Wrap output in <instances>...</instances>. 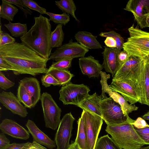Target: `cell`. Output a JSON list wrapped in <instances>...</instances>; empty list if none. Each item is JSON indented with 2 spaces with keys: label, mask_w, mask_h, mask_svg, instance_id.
I'll list each match as a JSON object with an SVG mask.
<instances>
[{
  "label": "cell",
  "mask_w": 149,
  "mask_h": 149,
  "mask_svg": "<svg viewBox=\"0 0 149 149\" xmlns=\"http://www.w3.org/2000/svg\"><path fill=\"white\" fill-rule=\"evenodd\" d=\"M0 56L11 66L16 75L27 74L33 76L46 74L48 60L21 43L15 42L0 47Z\"/></svg>",
  "instance_id": "6da1fadb"
},
{
  "label": "cell",
  "mask_w": 149,
  "mask_h": 149,
  "mask_svg": "<svg viewBox=\"0 0 149 149\" xmlns=\"http://www.w3.org/2000/svg\"><path fill=\"white\" fill-rule=\"evenodd\" d=\"M35 23L30 29L20 37L21 43L49 61L52 53L50 37L51 25L49 19L40 15L34 17Z\"/></svg>",
  "instance_id": "7a4b0ae2"
},
{
  "label": "cell",
  "mask_w": 149,
  "mask_h": 149,
  "mask_svg": "<svg viewBox=\"0 0 149 149\" xmlns=\"http://www.w3.org/2000/svg\"><path fill=\"white\" fill-rule=\"evenodd\" d=\"M134 121L130 117L122 123L107 125L105 131L122 149H139L146 145L132 125Z\"/></svg>",
  "instance_id": "3957f363"
},
{
  "label": "cell",
  "mask_w": 149,
  "mask_h": 149,
  "mask_svg": "<svg viewBox=\"0 0 149 149\" xmlns=\"http://www.w3.org/2000/svg\"><path fill=\"white\" fill-rule=\"evenodd\" d=\"M130 37L123 45L129 56L143 58L149 55V32L134 27L128 29Z\"/></svg>",
  "instance_id": "277c9868"
},
{
  "label": "cell",
  "mask_w": 149,
  "mask_h": 149,
  "mask_svg": "<svg viewBox=\"0 0 149 149\" xmlns=\"http://www.w3.org/2000/svg\"><path fill=\"white\" fill-rule=\"evenodd\" d=\"M143 58L130 56L117 70L112 81H122L136 85L140 81L142 73Z\"/></svg>",
  "instance_id": "5b68a950"
},
{
  "label": "cell",
  "mask_w": 149,
  "mask_h": 149,
  "mask_svg": "<svg viewBox=\"0 0 149 149\" xmlns=\"http://www.w3.org/2000/svg\"><path fill=\"white\" fill-rule=\"evenodd\" d=\"M99 104L102 117L107 125L119 124L130 118L124 114L120 105L106 94L99 96Z\"/></svg>",
  "instance_id": "8992f818"
},
{
  "label": "cell",
  "mask_w": 149,
  "mask_h": 149,
  "mask_svg": "<svg viewBox=\"0 0 149 149\" xmlns=\"http://www.w3.org/2000/svg\"><path fill=\"white\" fill-rule=\"evenodd\" d=\"M90 90L83 84L71 82L62 86L59 91V100L64 105L73 104L77 106L89 95Z\"/></svg>",
  "instance_id": "52a82bcc"
},
{
  "label": "cell",
  "mask_w": 149,
  "mask_h": 149,
  "mask_svg": "<svg viewBox=\"0 0 149 149\" xmlns=\"http://www.w3.org/2000/svg\"><path fill=\"white\" fill-rule=\"evenodd\" d=\"M40 100L46 127L56 130L61 122V109L51 95L47 92L42 94Z\"/></svg>",
  "instance_id": "ba28073f"
},
{
  "label": "cell",
  "mask_w": 149,
  "mask_h": 149,
  "mask_svg": "<svg viewBox=\"0 0 149 149\" xmlns=\"http://www.w3.org/2000/svg\"><path fill=\"white\" fill-rule=\"evenodd\" d=\"M81 117L84 122L87 149H94L103 123L102 118L84 110H83Z\"/></svg>",
  "instance_id": "9c48e42d"
},
{
  "label": "cell",
  "mask_w": 149,
  "mask_h": 149,
  "mask_svg": "<svg viewBox=\"0 0 149 149\" xmlns=\"http://www.w3.org/2000/svg\"><path fill=\"white\" fill-rule=\"evenodd\" d=\"M75 120L71 112L66 114L61 120L55 136L57 149H68Z\"/></svg>",
  "instance_id": "30bf717a"
},
{
  "label": "cell",
  "mask_w": 149,
  "mask_h": 149,
  "mask_svg": "<svg viewBox=\"0 0 149 149\" xmlns=\"http://www.w3.org/2000/svg\"><path fill=\"white\" fill-rule=\"evenodd\" d=\"M89 49L84 47L77 42H73L72 39L68 43L57 48L51 53L49 60L56 61L62 59H73L74 58L84 57Z\"/></svg>",
  "instance_id": "8fae6325"
},
{
  "label": "cell",
  "mask_w": 149,
  "mask_h": 149,
  "mask_svg": "<svg viewBox=\"0 0 149 149\" xmlns=\"http://www.w3.org/2000/svg\"><path fill=\"white\" fill-rule=\"evenodd\" d=\"M124 9L133 14L141 28L147 27L146 21L149 16V0H130Z\"/></svg>",
  "instance_id": "7c38bea8"
},
{
  "label": "cell",
  "mask_w": 149,
  "mask_h": 149,
  "mask_svg": "<svg viewBox=\"0 0 149 149\" xmlns=\"http://www.w3.org/2000/svg\"><path fill=\"white\" fill-rule=\"evenodd\" d=\"M0 102L12 113L21 117L25 118L28 113L26 107L21 104L17 97L11 92L3 91L0 93Z\"/></svg>",
  "instance_id": "4fadbf2b"
},
{
  "label": "cell",
  "mask_w": 149,
  "mask_h": 149,
  "mask_svg": "<svg viewBox=\"0 0 149 149\" xmlns=\"http://www.w3.org/2000/svg\"><path fill=\"white\" fill-rule=\"evenodd\" d=\"M0 129L2 133L16 139L26 140L30 137L28 131L11 119L5 118L2 120Z\"/></svg>",
  "instance_id": "5bb4252c"
},
{
  "label": "cell",
  "mask_w": 149,
  "mask_h": 149,
  "mask_svg": "<svg viewBox=\"0 0 149 149\" xmlns=\"http://www.w3.org/2000/svg\"><path fill=\"white\" fill-rule=\"evenodd\" d=\"M111 90L120 94L130 104L139 102L137 93L132 86L127 82L122 81H112L109 85Z\"/></svg>",
  "instance_id": "9a60e30c"
},
{
  "label": "cell",
  "mask_w": 149,
  "mask_h": 149,
  "mask_svg": "<svg viewBox=\"0 0 149 149\" xmlns=\"http://www.w3.org/2000/svg\"><path fill=\"white\" fill-rule=\"evenodd\" d=\"M79 64L82 74L89 78L98 77L103 68L102 65L91 56L83 57L79 59Z\"/></svg>",
  "instance_id": "2e32d148"
},
{
  "label": "cell",
  "mask_w": 149,
  "mask_h": 149,
  "mask_svg": "<svg viewBox=\"0 0 149 149\" xmlns=\"http://www.w3.org/2000/svg\"><path fill=\"white\" fill-rule=\"evenodd\" d=\"M121 51L116 48H110L105 46L102 52L103 59V68L107 72L111 73L113 77L118 70V56Z\"/></svg>",
  "instance_id": "e0dca14e"
},
{
  "label": "cell",
  "mask_w": 149,
  "mask_h": 149,
  "mask_svg": "<svg viewBox=\"0 0 149 149\" xmlns=\"http://www.w3.org/2000/svg\"><path fill=\"white\" fill-rule=\"evenodd\" d=\"M26 126L32 136L33 141L45 146L49 149H53L56 147L55 141L52 140L41 131L33 121L28 120Z\"/></svg>",
  "instance_id": "ac0fdd59"
},
{
  "label": "cell",
  "mask_w": 149,
  "mask_h": 149,
  "mask_svg": "<svg viewBox=\"0 0 149 149\" xmlns=\"http://www.w3.org/2000/svg\"><path fill=\"white\" fill-rule=\"evenodd\" d=\"M19 82L32 97V108L34 107L40 100L41 88L38 80L36 78L25 77L20 80Z\"/></svg>",
  "instance_id": "d6986e66"
},
{
  "label": "cell",
  "mask_w": 149,
  "mask_h": 149,
  "mask_svg": "<svg viewBox=\"0 0 149 149\" xmlns=\"http://www.w3.org/2000/svg\"><path fill=\"white\" fill-rule=\"evenodd\" d=\"M77 42L88 49H102V47L97 39V37L86 31H79L75 35Z\"/></svg>",
  "instance_id": "ffe728a7"
},
{
  "label": "cell",
  "mask_w": 149,
  "mask_h": 149,
  "mask_svg": "<svg viewBox=\"0 0 149 149\" xmlns=\"http://www.w3.org/2000/svg\"><path fill=\"white\" fill-rule=\"evenodd\" d=\"M100 99L99 96L95 93L92 95H90L77 107L83 110L102 117L99 104Z\"/></svg>",
  "instance_id": "44dd1931"
},
{
  "label": "cell",
  "mask_w": 149,
  "mask_h": 149,
  "mask_svg": "<svg viewBox=\"0 0 149 149\" xmlns=\"http://www.w3.org/2000/svg\"><path fill=\"white\" fill-rule=\"evenodd\" d=\"M143 93L139 103L149 106V55L143 58Z\"/></svg>",
  "instance_id": "7402d4cb"
},
{
  "label": "cell",
  "mask_w": 149,
  "mask_h": 149,
  "mask_svg": "<svg viewBox=\"0 0 149 149\" xmlns=\"http://www.w3.org/2000/svg\"><path fill=\"white\" fill-rule=\"evenodd\" d=\"M50 74L63 86L70 82L74 75L68 70H63L53 68L51 66L48 69L46 74Z\"/></svg>",
  "instance_id": "603a6c76"
},
{
  "label": "cell",
  "mask_w": 149,
  "mask_h": 149,
  "mask_svg": "<svg viewBox=\"0 0 149 149\" xmlns=\"http://www.w3.org/2000/svg\"><path fill=\"white\" fill-rule=\"evenodd\" d=\"M0 6V17L8 20L13 21L15 15L18 12V9L13 4L6 0H1Z\"/></svg>",
  "instance_id": "cb8c5ba5"
},
{
  "label": "cell",
  "mask_w": 149,
  "mask_h": 149,
  "mask_svg": "<svg viewBox=\"0 0 149 149\" xmlns=\"http://www.w3.org/2000/svg\"><path fill=\"white\" fill-rule=\"evenodd\" d=\"M56 5L63 12L70 15L75 20L79 22L75 15L76 6L73 0H61L55 1Z\"/></svg>",
  "instance_id": "d4e9b609"
},
{
  "label": "cell",
  "mask_w": 149,
  "mask_h": 149,
  "mask_svg": "<svg viewBox=\"0 0 149 149\" xmlns=\"http://www.w3.org/2000/svg\"><path fill=\"white\" fill-rule=\"evenodd\" d=\"M94 149H122L108 135L97 139Z\"/></svg>",
  "instance_id": "484cf974"
},
{
  "label": "cell",
  "mask_w": 149,
  "mask_h": 149,
  "mask_svg": "<svg viewBox=\"0 0 149 149\" xmlns=\"http://www.w3.org/2000/svg\"><path fill=\"white\" fill-rule=\"evenodd\" d=\"M63 25L58 24L55 29L52 32L50 42L52 48H58L62 45L64 39V34L62 29Z\"/></svg>",
  "instance_id": "4316f807"
},
{
  "label": "cell",
  "mask_w": 149,
  "mask_h": 149,
  "mask_svg": "<svg viewBox=\"0 0 149 149\" xmlns=\"http://www.w3.org/2000/svg\"><path fill=\"white\" fill-rule=\"evenodd\" d=\"M12 36L15 37H21L28 32L26 24L19 22L12 23L9 21L8 24H4Z\"/></svg>",
  "instance_id": "83f0119b"
},
{
  "label": "cell",
  "mask_w": 149,
  "mask_h": 149,
  "mask_svg": "<svg viewBox=\"0 0 149 149\" xmlns=\"http://www.w3.org/2000/svg\"><path fill=\"white\" fill-rule=\"evenodd\" d=\"M78 129L75 141L81 149H87L86 136L85 131L83 120L81 117L77 121Z\"/></svg>",
  "instance_id": "f1b7e54d"
},
{
  "label": "cell",
  "mask_w": 149,
  "mask_h": 149,
  "mask_svg": "<svg viewBox=\"0 0 149 149\" xmlns=\"http://www.w3.org/2000/svg\"><path fill=\"white\" fill-rule=\"evenodd\" d=\"M19 83L17 97L19 102L22 103L25 107L31 109L32 108V97L23 86Z\"/></svg>",
  "instance_id": "f546056e"
},
{
  "label": "cell",
  "mask_w": 149,
  "mask_h": 149,
  "mask_svg": "<svg viewBox=\"0 0 149 149\" xmlns=\"http://www.w3.org/2000/svg\"><path fill=\"white\" fill-rule=\"evenodd\" d=\"M47 15L49 16V20L56 24H60L65 26L70 21L69 15L65 13L59 14L47 12Z\"/></svg>",
  "instance_id": "4dcf8cb0"
},
{
  "label": "cell",
  "mask_w": 149,
  "mask_h": 149,
  "mask_svg": "<svg viewBox=\"0 0 149 149\" xmlns=\"http://www.w3.org/2000/svg\"><path fill=\"white\" fill-rule=\"evenodd\" d=\"M102 37H110L113 38L116 43V48L121 50L125 43L123 38L118 33L112 30L108 32H101L99 35Z\"/></svg>",
  "instance_id": "1f68e13d"
},
{
  "label": "cell",
  "mask_w": 149,
  "mask_h": 149,
  "mask_svg": "<svg viewBox=\"0 0 149 149\" xmlns=\"http://www.w3.org/2000/svg\"><path fill=\"white\" fill-rule=\"evenodd\" d=\"M41 80L42 85L45 87H49L52 85L61 86L60 83L50 74L43 75Z\"/></svg>",
  "instance_id": "d6a6232c"
},
{
  "label": "cell",
  "mask_w": 149,
  "mask_h": 149,
  "mask_svg": "<svg viewBox=\"0 0 149 149\" xmlns=\"http://www.w3.org/2000/svg\"><path fill=\"white\" fill-rule=\"evenodd\" d=\"M72 59H62L53 62L51 67L57 69L68 70L71 66Z\"/></svg>",
  "instance_id": "836d02e7"
},
{
  "label": "cell",
  "mask_w": 149,
  "mask_h": 149,
  "mask_svg": "<svg viewBox=\"0 0 149 149\" xmlns=\"http://www.w3.org/2000/svg\"><path fill=\"white\" fill-rule=\"evenodd\" d=\"M23 2L30 9L39 12L40 15L46 14L47 10L45 8L40 6L35 1L32 0H22Z\"/></svg>",
  "instance_id": "e575fe53"
},
{
  "label": "cell",
  "mask_w": 149,
  "mask_h": 149,
  "mask_svg": "<svg viewBox=\"0 0 149 149\" xmlns=\"http://www.w3.org/2000/svg\"><path fill=\"white\" fill-rule=\"evenodd\" d=\"M0 23V47L5 45L12 44L15 42V39L11 36L8 33L3 32L1 29Z\"/></svg>",
  "instance_id": "d590c367"
},
{
  "label": "cell",
  "mask_w": 149,
  "mask_h": 149,
  "mask_svg": "<svg viewBox=\"0 0 149 149\" xmlns=\"http://www.w3.org/2000/svg\"><path fill=\"white\" fill-rule=\"evenodd\" d=\"M7 1L19 7L23 11L24 15L27 17V14L31 15L33 12L27 8L22 0H6Z\"/></svg>",
  "instance_id": "8d00e7d4"
},
{
  "label": "cell",
  "mask_w": 149,
  "mask_h": 149,
  "mask_svg": "<svg viewBox=\"0 0 149 149\" xmlns=\"http://www.w3.org/2000/svg\"><path fill=\"white\" fill-rule=\"evenodd\" d=\"M15 83L9 80L1 71H0V87L6 90L13 86Z\"/></svg>",
  "instance_id": "74e56055"
},
{
  "label": "cell",
  "mask_w": 149,
  "mask_h": 149,
  "mask_svg": "<svg viewBox=\"0 0 149 149\" xmlns=\"http://www.w3.org/2000/svg\"><path fill=\"white\" fill-rule=\"evenodd\" d=\"M146 145H149V125L142 129H138L134 127Z\"/></svg>",
  "instance_id": "f35d334b"
},
{
  "label": "cell",
  "mask_w": 149,
  "mask_h": 149,
  "mask_svg": "<svg viewBox=\"0 0 149 149\" xmlns=\"http://www.w3.org/2000/svg\"><path fill=\"white\" fill-rule=\"evenodd\" d=\"M134 127L138 129H142L148 126L149 125L144 119L138 117L132 123Z\"/></svg>",
  "instance_id": "ab89813d"
},
{
  "label": "cell",
  "mask_w": 149,
  "mask_h": 149,
  "mask_svg": "<svg viewBox=\"0 0 149 149\" xmlns=\"http://www.w3.org/2000/svg\"><path fill=\"white\" fill-rule=\"evenodd\" d=\"M129 57L128 53L125 51L123 50L120 52L118 56V70L126 61Z\"/></svg>",
  "instance_id": "60d3db41"
},
{
  "label": "cell",
  "mask_w": 149,
  "mask_h": 149,
  "mask_svg": "<svg viewBox=\"0 0 149 149\" xmlns=\"http://www.w3.org/2000/svg\"><path fill=\"white\" fill-rule=\"evenodd\" d=\"M22 149H47L45 147L42 146L35 142L32 143L28 142L26 143L25 145Z\"/></svg>",
  "instance_id": "b9f144b4"
},
{
  "label": "cell",
  "mask_w": 149,
  "mask_h": 149,
  "mask_svg": "<svg viewBox=\"0 0 149 149\" xmlns=\"http://www.w3.org/2000/svg\"><path fill=\"white\" fill-rule=\"evenodd\" d=\"M13 70L10 65L4 59L0 56V71H7Z\"/></svg>",
  "instance_id": "7bdbcfd3"
},
{
  "label": "cell",
  "mask_w": 149,
  "mask_h": 149,
  "mask_svg": "<svg viewBox=\"0 0 149 149\" xmlns=\"http://www.w3.org/2000/svg\"><path fill=\"white\" fill-rule=\"evenodd\" d=\"M10 140L3 133L0 134V149H3L10 144Z\"/></svg>",
  "instance_id": "ee69618b"
},
{
  "label": "cell",
  "mask_w": 149,
  "mask_h": 149,
  "mask_svg": "<svg viewBox=\"0 0 149 149\" xmlns=\"http://www.w3.org/2000/svg\"><path fill=\"white\" fill-rule=\"evenodd\" d=\"M106 46L110 48L116 47V40L113 38L107 37L104 41Z\"/></svg>",
  "instance_id": "f6af8a7d"
},
{
  "label": "cell",
  "mask_w": 149,
  "mask_h": 149,
  "mask_svg": "<svg viewBox=\"0 0 149 149\" xmlns=\"http://www.w3.org/2000/svg\"><path fill=\"white\" fill-rule=\"evenodd\" d=\"M26 143H13L8 145L3 149H22Z\"/></svg>",
  "instance_id": "bcb514c9"
},
{
  "label": "cell",
  "mask_w": 149,
  "mask_h": 149,
  "mask_svg": "<svg viewBox=\"0 0 149 149\" xmlns=\"http://www.w3.org/2000/svg\"><path fill=\"white\" fill-rule=\"evenodd\" d=\"M68 149H81L77 143L75 141H72L71 143L70 144Z\"/></svg>",
  "instance_id": "7dc6e473"
},
{
  "label": "cell",
  "mask_w": 149,
  "mask_h": 149,
  "mask_svg": "<svg viewBox=\"0 0 149 149\" xmlns=\"http://www.w3.org/2000/svg\"><path fill=\"white\" fill-rule=\"evenodd\" d=\"M142 117L144 119L149 120V111L143 115Z\"/></svg>",
  "instance_id": "c3c4849f"
},
{
  "label": "cell",
  "mask_w": 149,
  "mask_h": 149,
  "mask_svg": "<svg viewBox=\"0 0 149 149\" xmlns=\"http://www.w3.org/2000/svg\"><path fill=\"white\" fill-rule=\"evenodd\" d=\"M147 27H149V17H148L146 21Z\"/></svg>",
  "instance_id": "681fc988"
},
{
  "label": "cell",
  "mask_w": 149,
  "mask_h": 149,
  "mask_svg": "<svg viewBox=\"0 0 149 149\" xmlns=\"http://www.w3.org/2000/svg\"><path fill=\"white\" fill-rule=\"evenodd\" d=\"M139 149H149V146L146 147H142Z\"/></svg>",
  "instance_id": "f907efd6"
},
{
  "label": "cell",
  "mask_w": 149,
  "mask_h": 149,
  "mask_svg": "<svg viewBox=\"0 0 149 149\" xmlns=\"http://www.w3.org/2000/svg\"></svg>",
  "instance_id": "816d5d0a"
}]
</instances>
